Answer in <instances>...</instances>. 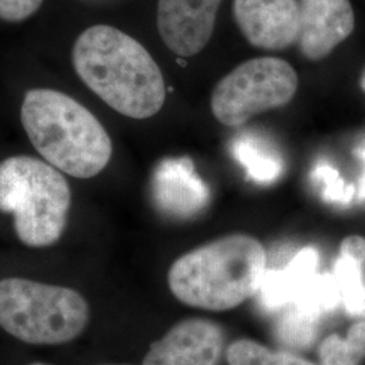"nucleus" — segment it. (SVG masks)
I'll return each instance as SVG.
<instances>
[{
	"mask_svg": "<svg viewBox=\"0 0 365 365\" xmlns=\"http://www.w3.org/2000/svg\"><path fill=\"white\" fill-rule=\"evenodd\" d=\"M354 153L360 157V158L364 161L365 164V148L357 149ZM356 194H357V197H359L360 200H365V170L364 173H363V176H361V180L359 182V188H357Z\"/></svg>",
	"mask_w": 365,
	"mask_h": 365,
	"instance_id": "412c9836",
	"label": "nucleus"
},
{
	"mask_svg": "<svg viewBox=\"0 0 365 365\" xmlns=\"http://www.w3.org/2000/svg\"><path fill=\"white\" fill-rule=\"evenodd\" d=\"M102 365H118V364H102Z\"/></svg>",
	"mask_w": 365,
	"mask_h": 365,
	"instance_id": "b1692460",
	"label": "nucleus"
},
{
	"mask_svg": "<svg viewBox=\"0 0 365 365\" xmlns=\"http://www.w3.org/2000/svg\"><path fill=\"white\" fill-rule=\"evenodd\" d=\"M238 29L250 45L264 51H283L297 43L299 0H235Z\"/></svg>",
	"mask_w": 365,
	"mask_h": 365,
	"instance_id": "6e6552de",
	"label": "nucleus"
},
{
	"mask_svg": "<svg viewBox=\"0 0 365 365\" xmlns=\"http://www.w3.org/2000/svg\"><path fill=\"white\" fill-rule=\"evenodd\" d=\"M43 0H0V19L22 22L41 7Z\"/></svg>",
	"mask_w": 365,
	"mask_h": 365,
	"instance_id": "aec40b11",
	"label": "nucleus"
},
{
	"mask_svg": "<svg viewBox=\"0 0 365 365\" xmlns=\"http://www.w3.org/2000/svg\"><path fill=\"white\" fill-rule=\"evenodd\" d=\"M265 271L267 253L260 241L250 235H226L175 261L168 284L188 306L223 312L256 295Z\"/></svg>",
	"mask_w": 365,
	"mask_h": 365,
	"instance_id": "7ed1b4c3",
	"label": "nucleus"
},
{
	"mask_svg": "<svg viewBox=\"0 0 365 365\" xmlns=\"http://www.w3.org/2000/svg\"><path fill=\"white\" fill-rule=\"evenodd\" d=\"M349 0H299V52L310 61L327 57L354 30Z\"/></svg>",
	"mask_w": 365,
	"mask_h": 365,
	"instance_id": "1a4fd4ad",
	"label": "nucleus"
},
{
	"mask_svg": "<svg viewBox=\"0 0 365 365\" xmlns=\"http://www.w3.org/2000/svg\"><path fill=\"white\" fill-rule=\"evenodd\" d=\"M71 187L46 161L14 156L0 163V211L13 214L18 238L31 248L56 244L66 230Z\"/></svg>",
	"mask_w": 365,
	"mask_h": 365,
	"instance_id": "20e7f679",
	"label": "nucleus"
},
{
	"mask_svg": "<svg viewBox=\"0 0 365 365\" xmlns=\"http://www.w3.org/2000/svg\"><path fill=\"white\" fill-rule=\"evenodd\" d=\"M319 318L289 306L276 325V336L283 344L292 348L310 346L317 337Z\"/></svg>",
	"mask_w": 365,
	"mask_h": 365,
	"instance_id": "f3484780",
	"label": "nucleus"
},
{
	"mask_svg": "<svg viewBox=\"0 0 365 365\" xmlns=\"http://www.w3.org/2000/svg\"><path fill=\"white\" fill-rule=\"evenodd\" d=\"M21 120L41 157L72 178H93L111 160L113 143L103 125L64 92L27 91Z\"/></svg>",
	"mask_w": 365,
	"mask_h": 365,
	"instance_id": "f03ea898",
	"label": "nucleus"
},
{
	"mask_svg": "<svg viewBox=\"0 0 365 365\" xmlns=\"http://www.w3.org/2000/svg\"><path fill=\"white\" fill-rule=\"evenodd\" d=\"M230 150L253 182L271 184L284 172L283 157L276 148L257 134H238L230 144Z\"/></svg>",
	"mask_w": 365,
	"mask_h": 365,
	"instance_id": "4468645a",
	"label": "nucleus"
},
{
	"mask_svg": "<svg viewBox=\"0 0 365 365\" xmlns=\"http://www.w3.org/2000/svg\"><path fill=\"white\" fill-rule=\"evenodd\" d=\"M229 365H314L288 353L274 352L252 339H240L227 351Z\"/></svg>",
	"mask_w": 365,
	"mask_h": 365,
	"instance_id": "a211bd4d",
	"label": "nucleus"
},
{
	"mask_svg": "<svg viewBox=\"0 0 365 365\" xmlns=\"http://www.w3.org/2000/svg\"><path fill=\"white\" fill-rule=\"evenodd\" d=\"M318 250L304 248L284 268L265 271L256 294L261 309L265 312H279L292 304L306 283L318 274Z\"/></svg>",
	"mask_w": 365,
	"mask_h": 365,
	"instance_id": "f8f14e48",
	"label": "nucleus"
},
{
	"mask_svg": "<svg viewBox=\"0 0 365 365\" xmlns=\"http://www.w3.org/2000/svg\"><path fill=\"white\" fill-rule=\"evenodd\" d=\"M333 276L345 312L365 319V238L349 235L341 242Z\"/></svg>",
	"mask_w": 365,
	"mask_h": 365,
	"instance_id": "ddd939ff",
	"label": "nucleus"
},
{
	"mask_svg": "<svg viewBox=\"0 0 365 365\" xmlns=\"http://www.w3.org/2000/svg\"><path fill=\"white\" fill-rule=\"evenodd\" d=\"M222 344L220 327L205 319H187L152 344L143 365H217Z\"/></svg>",
	"mask_w": 365,
	"mask_h": 365,
	"instance_id": "9d476101",
	"label": "nucleus"
},
{
	"mask_svg": "<svg viewBox=\"0 0 365 365\" xmlns=\"http://www.w3.org/2000/svg\"><path fill=\"white\" fill-rule=\"evenodd\" d=\"M157 207L175 218H191L207 207L209 187L188 157L160 161L152 178Z\"/></svg>",
	"mask_w": 365,
	"mask_h": 365,
	"instance_id": "9b49d317",
	"label": "nucleus"
},
{
	"mask_svg": "<svg viewBox=\"0 0 365 365\" xmlns=\"http://www.w3.org/2000/svg\"><path fill=\"white\" fill-rule=\"evenodd\" d=\"M222 0H158L157 29L170 52L192 57L214 33Z\"/></svg>",
	"mask_w": 365,
	"mask_h": 365,
	"instance_id": "0eeeda50",
	"label": "nucleus"
},
{
	"mask_svg": "<svg viewBox=\"0 0 365 365\" xmlns=\"http://www.w3.org/2000/svg\"><path fill=\"white\" fill-rule=\"evenodd\" d=\"M322 365H360L365 359V319L356 322L345 339L331 334L319 346Z\"/></svg>",
	"mask_w": 365,
	"mask_h": 365,
	"instance_id": "dca6fc26",
	"label": "nucleus"
},
{
	"mask_svg": "<svg viewBox=\"0 0 365 365\" xmlns=\"http://www.w3.org/2000/svg\"><path fill=\"white\" fill-rule=\"evenodd\" d=\"M30 365H46V364H38V363H37V364H30Z\"/></svg>",
	"mask_w": 365,
	"mask_h": 365,
	"instance_id": "5701e85b",
	"label": "nucleus"
},
{
	"mask_svg": "<svg viewBox=\"0 0 365 365\" xmlns=\"http://www.w3.org/2000/svg\"><path fill=\"white\" fill-rule=\"evenodd\" d=\"M312 180L318 185L324 200L336 206L351 205L357 191L353 184L345 182L339 170L327 161L317 163L312 172Z\"/></svg>",
	"mask_w": 365,
	"mask_h": 365,
	"instance_id": "6ab92c4d",
	"label": "nucleus"
},
{
	"mask_svg": "<svg viewBox=\"0 0 365 365\" xmlns=\"http://www.w3.org/2000/svg\"><path fill=\"white\" fill-rule=\"evenodd\" d=\"M72 63L83 83L125 117L146 119L164 106L160 66L137 39L117 27L84 30L73 45Z\"/></svg>",
	"mask_w": 365,
	"mask_h": 365,
	"instance_id": "f257e3e1",
	"label": "nucleus"
},
{
	"mask_svg": "<svg viewBox=\"0 0 365 365\" xmlns=\"http://www.w3.org/2000/svg\"><path fill=\"white\" fill-rule=\"evenodd\" d=\"M297 90L298 75L287 61L259 57L218 81L211 95V111L222 125L237 128L260 113L288 105Z\"/></svg>",
	"mask_w": 365,
	"mask_h": 365,
	"instance_id": "423d86ee",
	"label": "nucleus"
},
{
	"mask_svg": "<svg viewBox=\"0 0 365 365\" xmlns=\"http://www.w3.org/2000/svg\"><path fill=\"white\" fill-rule=\"evenodd\" d=\"M341 304L339 287L333 274H315L300 291L297 299L292 302L298 307L317 318L334 312Z\"/></svg>",
	"mask_w": 365,
	"mask_h": 365,
	"instance_id": "2eb2a0df",
	"label": "nucleus"
},
{
	"mask_svg": "<svg viewBox=\"0 0 365 365\" xmlns=\"http://www.w3.org/2000/svg\"><path fill=\"white\" fill-rule=\"evenodd\" d=\"M360 87H361V90L365 92V71L364 73H363V76L360 78Z\"/></svg>",
	"mask_w": 365,
	"mask_h": 365,
	"instance_id": "4be33fe9",
	"label": "nucleus"
},
{
	"mask_svg": "<svg viewBox=\"0 0 365 365\" xmlns=\"http://www.w3.org/2000/svg\"><path fill=\"white\" fill-rule=\"evenodd\" d=\"M90 306L76 289L22 277L0 280V327L31 345H61L78 339Z\"/></svg>",
	"mask_w": 365,
	"mask_h": 365,
	"instance_id": "39448f33",
	"label": "nucleus"
}]
</instances>
